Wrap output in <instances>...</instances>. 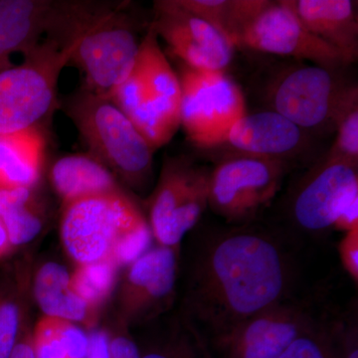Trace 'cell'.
Instances as JSON below:
<instances>
[{"label":"cell","instance_id":"cell-1","mask_svg":"<svg viewBox=\"0 0 358 358\" xmlns=\"http://www.w3.org/2000/svg\"><path fill=\"white\" fill-rule=\"evenodd\" d=\"M288 246L254 223L201 234L188 271L185 317L214 343L244 320L293 296Z\"/></svg>","mask_w":358,"mask_h":358},{"label":"cell","instance_id":"cell-2","mask_svg":"<svg viewBox=\"0 0 358 358\" xmlns=\"http://www.w3.org/2000/svg\"><path fill=\"white\" fill-rule=\"evenodd\" d=\"M181 85L150 26L128 78L109 100L128 117L152 150L166 145L180 127Z\"/></svg>","mask_w":358,"mask_h":358},{"label":"cell","instance_id":"cell-3","mask_svg":"<svg viewBox=\"0 0 358 358\" xmlns=\"http://www.w3.org/2000/svg\"><path fill=\"white\" fill-rule=\"evenodd\" d=\"M108 1L0 0V73L44 39L71 46L110 13Z\"/></svg>","mask_w":358,"mask_h":358},{"label":"cell","instance_id":"cell-4","mask_svg":"<svg viewBox=\"0 0 358 358\" xmlns=\"http://www.w3.org/2000/svg\"><path fill=\"white\" fill-rule=\"evenodd\" d=\"M66 112L90 150V155L129 185L147 183L155 150L109 99L83 90L68 101Z\"/></svg>","mask_w":358,"mask_h":358},{"label":"cell","instance_id":"cell-5","mask_svg":"<svg viewBox=\"0 0 358 358\" xmlns=\"http://www.w3.org/2000/svg\"><path fill=\"white\" fill-rule=\"evenodd\" d=\"M81 38L68 47L44 39L21 64L0 73V136L37 128L48 115L55 106L59 76Z\"/></svg>","mask_w":358,"mask_h":358},{"label":"cell","instance_id":"cell-6","mask_svg":"<svg viewBox=\"0 0 358 358\" xmlns=\"http://www.w3.org/2000/svg\"><path fill=\"white\" fill-rule=\"evenodd\" d=\"M291 164L234 152L224 157L209 178L208 208L229 225L251 224L272 203Z\"/></svg>","mask_w":358,"mask_h":358},{"label":"cell","instance_id":"cell-7","mask_svg":"<svg viewBox=\"0 0 358 358\" xmlns=\"http://www.w3.org/2000/svg\"><path fill=\"white\" fill-rule=\"evenodd\" d=\"M145 225L138 207L120 192L66 204L61 235L69 255L85 265L110 260L124 235Z\"/></svg>","mask_w":358,"mask_h":358},{"label":"cell","instance_id":"cell-8","mask_svg":"<svg viewBox=\"0 0 358 358\" xmlns=\"http://www.w3.org/2000/svg\"><path fill=\"white\" fill-rule=\"evenodd\" d=\"M180 126L200 148L224 145L231 129L247 114L241 88L225 71H202L183 66Z\"/></svg>","mask_w":358,"mask_h":358},{"label":"cell","instance_id":"cell-9","mask_svg":"<svg viewBox=\"0 0 358 358\" xmlns=\"http://www.w3.org/2000/svg\"><path fill=\"white\" fill-rule=\"evenodd\" d=\"M211 171L186 157L164 162L150 206L152 237L159 246L179 245L208 208Z\"/></svg>","mask_w":358,"mask_h":358},{"label":"cell","instance_id":"cell-10","mask_svg":"<svg viewBox=\"0 0 358 358\" xmlns=\"http://www.w3.org/2000/svg\"><path fill=\"white\" fill-rule=\"evenodd\" d=\"M341 71L315 64L291 66L273 80L268 90L272 110L306 131H334V117L348 83Z\"/></svg>","mask_w":358,"mask_h":358},{"label":"cell","instance_id":"cell-11","mask_svg":"<svg viewBox=\"0 0 358 358\" xmlns=\"http://www.w3.org/2000/svg\"><path fill=\"white\" fill-rule=\"evenodd\" d=\"M358 195V166L327 155L301 176L291 193L288 216L301 234L320 236L331 230L338 212Z\"/></svg>","mask_w":358,"mask_h":358},{"label":"cell","instance_id":"cell-12","mask_svg":"<svg viewBox=\"0 0 358 358\" xmlns=\"http://www.w3.org/2000/svg\"><path fill=\"white\" fill-rule=\"evenodd\" d=\"M140 45L122 6L82 37L70 62L83 73L88 91L109 99L133 70Z\"/></svg>","mask_w":358,"mask_h":358},{"label":"cell","instance_id":"cell-13","mask_svg":"<svg viewBox=\"0 0 358 358\" xmlns=\"http://www.w3.org/2000/svg\"><path fill=\"white\" fill-rule=\"evenodd\" d=\"M236 47L307 61L331 70L348 67L338 52L308 31L289 0L268 1L240 33Z\"/></svg>","mask_w":358,"mask_h":358},{"label":"cell","instance_id":"cell-14","mask_svg":"<svg viewBox=\"0 0 358 358\" xmlns=\"http://www.w3.org/2000/svg\"><path fill=\"white\" fill-rule=\"evenodd\" d=\"M319 320L308 303L292 296L244 320L213 343L221 358H281Z\"/></svg>","mask_w":358,"mask_h":358},{"label":"cell","instance_id":"cell-15","mask_svg":"<svg viewBox=\"0 0 358 358\" xmlns=\"http://www.w3.org/2000/svg\"><path fill=\"white\" fill-rule=\"evenodd\" d=\"M155 6L157 18L152 27L186 67L225 71L229 66L236 47L222 32L183 10L174 0L157 1Z\"/></svg>","mask_w":358,"mask_h":358},{"label":"cell","instance_id":"cell-16","mask_svg":"<svg viewBox=\"0 0 358 358\" xmlns=\"http://www.w3.org/2000/svg\"><path fill=\"white\" fill-rule=\"evenodd\" d=\"M178 250L159 246L129 264L124 306L129 317L148 320L173 301L178 278Z\"/></svg>","mask_w":358,"mask_h":358},{"label":"cell","instance_id":"cell-17","mask_svg":"<svg viewBox=\"0 0 358 358\" xmlns=\"http://www.w3.org/2000/svg\"><path fill=\"white\" fill-rule=\"evenodd\" d=\"M238 154L294 164L307 150L310 134L268 110L244 115L234 124L225 145Z\"/></svg>","mask_w":358,"mask_h":358},{"label":"cell","instance_id":"cell-18","mask_svg":"<svg viewBox=\"0 0 358 358\" xmlns=\"http://www.w3.org/2000/svg\"><path fill=\"white\" fill-rule=\"evenodd\" d=\"M306 28L338 52L346 66L358 56L357 2L352 0H289Z\"/></svg>","mask_w":358,"mask_h":358},{"label":"cell","instance_id":"cell-19","mask_svg":"<svg viewBox=\"0 0 358 358\" xmlns=\"http://www.w3.org/2000/svg\"><path fill=\"white\" fill-rule=\"evenodd\" d=\"M51 180L65 204L122 192L109 169L90 155L61 157L52 167Z\"/></svg>","mask_w":358,"mask_h":358},{"label":"cell","instance_id":"cell-20","mask_svg":"<svg viewBox=\"0 0 358 358\" xmlns=\"http://www.w3.org/2000/svg\"><path fill=\"white\" fill-rule=\"evenodd\" d=\"M43 157L44 140L37 128L0 136V189L32 188Z\"/></svg>","mask_w":358,"mask_h":358},{"label":"cell","instance_id":"cell-21","mask_svg":"<svg viewBox=\"0 0 358 358\" xmlns=\"http://www.w3.org/2000/svg\"><path fill=\"white\" fill-rule=\"evenodd\" d=\"M34 294L46 317L82 322L90 308L71 287V275L62 266L45 264L35 278Z\"/></svg>","mask_w":358,"mask_h":358},{"label":"cell","instance_id":"cell-22","mask_svg":"<svg viewBox=\"0 0 358 358\" xmlns=\"http://www.w3.org/2000/svg\"><path fill=\"white\" fill-rule=\"evenodd\" d=\"M174 2L183 10L214 26L236 47L240 33L262 10L268 0H174Z\"/></svg>","mask_w":358,"mask_h":358},{"label":"cell","instance_id":"cell-23","mask_svg":"<svg viewBox=\"0 0 358 358\" xmlns=\"http://www.w3.org/2000/svg\"><path fill=\"white\" fill-rule=\"evenodd\" d=\"M36 358H86L89 336L69 320L45 317L32 338Z\"/></svg>","mask_w":358,"mask_h":358},{"label":"cell","instance_id":"cell-24","mask_svg":"<svg viewBox=\"0 0 358 358\" xmlns=\"http://www.w3.org/2000/svg\"><path fill=\"white\" fill-rule=\"evenodd\" d=\"M0 220L6 227L11 246L27 243L38 235L42 219L31 188L0 189Z\"/></svg>","mask_w":358,"mask_h":358},{"label":"cell","instance_id":"cell-25","mask_svg":"<svg viewBox=\"0 0 358 358\" xmlns=\"http://www.w3.org/2000/svg\"><path fill=\"white\" fill-rule=\"evenodd\" d=\"M334 143L329 154L358 166V89L348 84L334 117Z\"/></svg>","mask_w":358,"mask_h":358},{"label":"cell","instance_id":"cell-26","mask_svg":"<svg viewBox=\"0 0 358 358\" xmlns=\"http://www.w3.org/2000/svg\"><path fill=\"white\" fill-rule=\"evenodd\" d=\"M141 358H213L210 343L192 322L183 317L166 341L141 353Z\"/></svg>","mask_w":358,"mask_h":358},{"label":"cell","instance_id":"cell-27","mask_svg":"<svg viewBox=\"0 0 358 358\" xmlns=\"http://www.w3.org/2000/svg\"><path fill=\"white\" fill-rule=\"evenodd\" d=\"M117 267L110 260L80 265L71 275V287L89 308H95L112 291Z\"/></svg>","mask_w":358,"mask_h":358},{"label":"cell","instance_id":"cell-28","mask_svg":"<svg viewBox=\"0 0 358 358\" xmlns=\"http://www.w3.org/2000/svg\"><path fill=\"white\" fill-rule=\"evenodd\" d=\"M324 331L338 358H358L357 315L322 320Z\"/></svg>","mask_w":358,"mask_h":358},{"label":"cell","instance_id":"cell-29","mask_svg":"<svg viewBox=\"0 0 358 358\" xmlns=\"http://www.w3.org/2000/svg\"><path fill=\"white\" fill-rule=\"evenodd\" d=\"M281 358H338L324 331L322 319L289 346Z\"/></svg>","mask_w":358,"mask_h":358},{"label":"cell","instance_id":"cell-30","mask_svg":"<svg viewBox=\"0 0 358 358\" xmlns=\"http://www.w3.org/2000/svg\"><path fill=\"white\" fill-rule=\"evenodd\" d=\"M20 308L8 294L0 292V358H9L20 334Z\"/></svg>","mask_w":358,"mask_h":358},{"label":"cell","instance_id":"cell-31","mask_svg":"<svg viewBox=\"0 0 358 358\" xmlns=\"http://www.w3.org/2000/svg\"><path fill=\"white\" fill-rule=\"evenodd\" d=\"M338 255L341 265L355 286L358 285V228L348 231L339 241Z\"/></svg>","mask_w":358,"mask_h":358},{"label":"cell","instance_id":"cell-32","mask_svg":"<svg viewBox=\"0 0 358 358\" xmlns=\"http://www.w3.org/2000/svg\"><path fill=\"white\" fill-rule=\"evenodd\" d=\"M86 358H110V339L105 331H95L89 334Z\"/></svg>","mask_w":358,"mask_h":358},{"label":"cell","instance_id":"cell-33","mask_svg":"<svg viewBox=\"0 0 358 358\" xmlns=\"http://www.w3.org/2000/svg\"><path fill=\"white\" fill-rule=\"evenodd\" d=\"M110 358H141L138 345L128 336H120L110 341Z\"/></svg>","mask_w":358,"mask_h":358},{"label":"cell","instance_id":"cell-34","mask_svg":"<svg viewBox=\"0 0 358 358\" xmlns=\"http://www.w3.org/2000/svg\"><path fill=\"white\" fill-rule=\"evenodd\" d=\"M9 358H36L34 350H33L32 338L26 336L24 338L17 339L13 352Z\"/></svg>","mask_w":358,"mask_h":358},{"label":"cell","instance_id":"cell-35","mask_svg":"<svg viewBox=\"0 0 358 358\" xmlns=\"http://www.w3.org/2000/svg\"><path fill=\"white\" fill-rule=\"evenodd\" d=\"M11 244L9 241L8 234H7L6 227L3 223L0 220V258L6 255L10 249Z\"/></svg>","mask_w":358,"mask_h":358}]
</instances>
